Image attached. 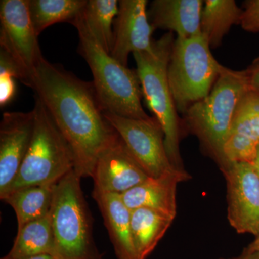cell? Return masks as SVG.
<instances>
[{"instance_id": "1", "label": "cell", "mask_w": 259, "mask_h": 259, "mask_svg": "<svg viewBox=\"0 0 259 259\" xmlns=\"http://www.w3.org/2000/svg\"><path fill=\"white\" fill-rule=\"evenodd\" d=\"M74 153L75 171L93 177L97 159L118 134L109 123L93 81H83L44 59L28 84Z\"/></svg>"}, {"instance_id": "2", "label": "cell", "mask_w": 259, "mask_h": 259, "mask_svg": "<svg viewBox=\"0 0 259 259\" xmlns=\"http://www.w3.org/2000/svg\"><path fill=\"white\" fill-rule=\"evenodd\" d=\"M245 70L223 66L208 96L196 102L184 114L182 124L198 139L204 152L221 170L229 164L224 146L238 103L249 90Z\"/></svg>"}, {"instance_id": "3", "label": "cell", "mask_w": 259, "mask_h": 259, "mask_svg": "<svg viewBox=\"0 0 259 259\" xmlns=\"http://www.w3.org/2000/svg\"><path fill=\"white\" fill-rule=\"evenodd\" d=\"M71 24L79 35L78 52L91 69L94 87L105 111L127 118L151 119L141 102L142 89L136 70L120 64L99 44L83 21L82 13Z\"/></svg>"}, {"instance_id": "4", "label": "cell", "mask_w": 259, "mask_h": 259, "mask_svg": "<svg viewBox=\"0 0 259 259\" xmlns=\"http://www.w3.org/2000/svg\"><path fill=\"white\" fill-rule=\"evenodd\" d=\"M175 38L171 32L154 40L151 50L134 55L143 97L164 134V145L172 166L185 171L180 151L182 121L178 115L168 79V66Z\"/></svg>"}, {"instance_id": "5", "label": "cell", "mask_w": 259, "mask_h": 259, "mask_svg": "<svg viewBox=\"0 0 259 259\" xmlns=\"http://www.w3.org/2000/svg\"><path fill=\"white\" fill-rule=\"evenodd\" d=\"M80 180L73 170L54 187L50 212L54 259H102L94 242L91 215Z\"/></svg>"}, {"instance_id": "6", "label": "cell", "mask_w": 259, "mask_h": 259, "mask_svg": "<svg viewBox=\"0 0 259 259\" xmlns=\"http://www.w3.org/2000/svg\"><path fill=\"white\" fill-rule=\"evenodd\" d=\"M33 136L16 178L2 200L10 192L30 186L55 185L75 170L74 153L51 118L47 108L35 96Z\"/></svg>"}, {"instance_id": "7", "label": "cell", "mask_w": 259, "mask_h": 259, "mask_svg": "<svg viewBox=\"0 0 259 259\" xmlns=\"http://www.w3.org/2000/svg\"><path fill=\"white\" fill-rule=\"evenodd\" d=\"M223 68L202 33L188 39L175 38L168 79L177 110L185 114L208 96Z\"/></svg>"}, {"instance_id": "8", "label": "cell", "mask_w": 259, "mask_h": 259, "mask_svg": "<svg viewBox=\"0 0 259 259\" xmlns=\"http://www.w3.org/2000/svg\"><path fill=\"white\" fill-rule=\"evenodd\" d=\"M105 117L123 141L131 156L149 177L180 171L172 166L164 145V134L155 117L127 118L105 112Z\"/></svg>"}, {"instance_id": "9", "label": "cell", "mask_w": 259, "mask_h": 259, "mask_svg": "<svg viewBox=\"0 0 259 259\" xmlns=\"http://www.w3.org/2000/svg\"><path fill=\"white\" fill-rule=\"evenodd\" d=\"M0 47L23 71L28 86L30 76L45 58L30 20L28 0L0 2Z\"/></svg>"}, {"instance_id": "10", "label": "cell", "mask_w": 259, "mask_h": 259, "mask_svg": "<svg viewBox=\"0 0 259 259\" xmlns=\"http://www.w3.org/2000/svg\"><path fill=\"white\" fill-rule=\"evenodd\" d=\"M226 181L228 220L238 233L259 234V177L253 163L231 162L221 170Z\"/></svg>"}, {"instance_id": "11", "label": "cell", "mask_w": 259, "mask_h": 259, "mask_svg": "<svg viewBox=\"0 0 259 259\" xmlns=\"http://www.w3.org/2000/svg\"><path fill=\"white\" fill-rule=\"evenodd\" d=\"M35 113L6 112L0 123V199L18 175L33 136Z\"/></svg>"}, {"instance_id": "12", "label": "cell", "mask_w": 259, "mask_h": 259, "mask_svg": "<svg viewBox=\"0 0 259 259\" xmlns=\"http://www.w3.org/2000/svg\"><path fill=\"white\" fill-rule=\"evenodd\" d=\"M146 0H120L113 28L111 54L127 66L129 55L151 50L155 29L150 23Z\"/></svg>"}, {"instance_id": "13", "label": "cell", "mask_w": 259, "mask_h": 259, "mask_svg": "<svg viewBox=\"0 0 259 259\" xmlns=\"http://www.w3.org/2000/svg\"><path fill=\"white\" fill-rule=\"evenodd\" d=\"M148 177L118 135L97 159L92 177L95 185L93 191L121 194Z\"/></svg>"}, {"instance_id": "14", "label": "cell", "mask_w": 259, "mask_h": 259, "mask_svg": "<svg viewBox=\"0 0 259 259\" xmlns=\"http://www.w3.org/2000/svg\"><path fill=\"white\" fill-rule=\"evenodd\" d=\"M259 145V94L249 90L238 103L224 146L227 161L253 163Z\"/></svg>"}, {"instance_id": "15", "label": "cell", "mask_w": 259, "mask_h": 259, "mask_svg": "<svg viewBox=\"0 0 259 259\" xmlns=\"http://www.w3.org/2000/svg\"><path fill=\"white\" fill-rule=\"evenodd\" d=\"M190 177L186 171H175L156 178L148 177L142 183L121 194V197L130 210L147 208L175 219L177 186L190 180Z\"/></svg>"}, {"instance_id": "16", "label": "cell", "mask_w": 259, "mask_h": 259, "mask_svg": "<svg viewBox=\"0 0 259 259\" xmlns=\"http://www.w3.org/2000/svg\"><path fill=\"white\" fill-rule=\"evenodd\" d=\"M202 0H154L148 10L151 25L175 32L177 38L188 39L200 35Z\"/></svg>"}, {"instance_id": "17", "label": "cell", "mask_w": 259, "mask_h": 259, "mask_svg": "<svg viewBox=\"0 0 259 259\" xmlns=\"http://www.w3.org/2000/svg\"><path fill=\"white\" fill-rule=\"evenodd\" d=\"M117 259H139L131 233V210L120 194L93 192Z\"/></svg>"}, {"instance_id": "18", "label": "cell", "mask_w": 259, "mask_h": 259, "mask_svg": "<svg viewBox=\"0 0 259 259\" xmlns=\"http://www.w3.org/2000/svg\"><path fill=\"white\" fill-rule=\"evenodd\" d=\"M173 218L147 208L131 210L133 242L138 258L146 259L171 226Z\"/></svg>"}, {"instance_id": "19", "label": "cell", "mask_w": 259, "mask_h": 259, "mask_svg": "<svg viewBox=\"0 0 259 259\" xmlns=\"http://www.w3.org/2000/svg\"><path fill=\"white\" fill-rule=\"evenodd\" d=\"M243 9L234 0H206L201 15V32L211 49L222 44L232 26L240 25Z\"/></svg>"}, {"instance_id": "20", "label": "cell", "mask_w": 259, "mask_h": 259, "mask_svg": "<svg viewBox=\"0 0 259 259\" xmlns=\"http://www.w3.org/2000/svg\"><path fill=\"white\" fill-rule=\"evenodd\" d=\"M55 185L22 187L10 192L3 199L14 209L18 229L50 214Z\"/></svg>"}, {"instance_id": "21", "label": "cell", "mask_w": 259, "mask_h": 259, "mask_svg": "<svg viewBox=\"0 0 259 259\" xmlns=\"http://www.w3.org/2000/svg\"><path fill=\"white\" fill-rule=\"evenodd\" d=\"M55 241L50 214L18 230L14 244L7 258L16 259L48 254L54 257Z\"/></svg>"}, {"instance_id": "22", "label": "cell", "mask_w": 259, "mask_h": 259, "mask_svg": "<svg viewBox=\"0 0 259 259\" xmlns=\"http://www.w3.org/2000/svg\"><path fill=\"white\" fill-rule=\"evenodd\" d=\"M88 0H28L30 20L37 35L59 23H69L77 18Z\"/></svg>"}, {"instance_id": "23", "label": "cell", "mask_w": 259, "mask_h": 259, "mask_svg": "<svg viewBox=\"0 0 259 259\" xmlns=\"http://www.w3.org/2000/svg\"><path fill=\"white\" fill-rule=\"evenodd\" d=\"M118 12L117 0H88L82 12L89 30L109 54L113 44L114 23Z\"/></svg>"}, {"instance_id": "24", "label": "cell", "mask_w": 259, "mask_h": 259, "mask_svg": "<svg viewBox=\"0 0 259 259\" xmlns=\"http://www.w3.org/2000/svg\"><path fill=\"white\" fill-rule=\"evenodd\" d=\"M15 80L23 83V71L5 51L0 50V106L2 108L14 100L17 87Z\"/></svg>"}, {"instance_id": "25", "label": "cell", "mask_w": 259, "mask_h": 259, "mask_svg": "<svg viewBox=\"0 0 259 259\" xmlns=\"http://www.w3.org/2000/svg\"><path fill=\"white\" fill-rule=\"evenodd\" d=\"M241 28L245 31L259 32V0H248L243 3Z\"/></svg>"}, {"instance_id": "26", "label": "cell", "mask_w": 259, "mask_h": 259, "mask_svg": "<svg viewBox=\"0 0 259 259\" xmlns=\"http://www.w3.org/2000/svg\"><path fill=\"white\" fill-rule=\"evenodd\" d=\"M245 71L250 90L259 94V56Z\"/></svg>"}, {"instance_id": "27", "label": "cell", "mask_w": 259, "mask_h": 259, "mask_svg": "<svg viewBox=\"0 0 259 259\" xmlns=\"http://www.w3.org/2000/svg\"><path fill=\"white\" fill-rule=\"evenodd\" d=\"M220 259H259V254L256 252L250 250L248 247L243 250L241 255L237 257H233V258H221Z\"/></svg>"}, {"instance_id": "28", "label": "cell", "mask_w": 259, "mask_h": 259, "mask_svg": "<svg viewBox=\"0 0 259 259\" xmlns=\"http://www.w3.org/2000/svg\"><path fill=\"white\" fill-rule=\"evenodd\" d=\"M248 248L250 250H253V251L256 252L259 254V234L255 236L254 241L248 245Z\"/></svg>"}, {"instance_id": "29", "label": "cell", "mask_w": 259, "mask_h": 259, "mask_svg": "<svg viewBox=\"0 0 259 259\" xmlns=\"http://www.w3.org/2000/svg\"><path fill=\"white\" fill-rule=\"evenodd\" d=\"M1 259H13L7 258L6 256L3 257ZM16 259H54V257L51 255L42 254L34 255V256L26 257V258H16Z\"/></svg>"}, {"instance_id": "30", "label": "cell", "mask_w": 259, "mask_h": 259, "mask_svg": "<svg viewBox=\"0 0 259 259\" xmlns=\"http://www.w3.org/2000/svg\"><path fill=\"white\" fill-rule=\"evenodd\" d=\"M253 166H254L255 170H256L259 177V145L258 149H257L256 155H255L254 161L253 162Z\"/></svg>"}]
</instances>
